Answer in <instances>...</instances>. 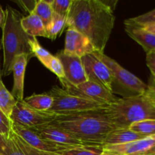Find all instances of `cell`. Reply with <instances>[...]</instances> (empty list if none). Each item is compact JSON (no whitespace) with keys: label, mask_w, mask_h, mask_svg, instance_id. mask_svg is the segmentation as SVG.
<instances>
[{"label":"cell","mask_w":155,"mask_h":155,"mask_svg":"<svg viewBox=\"0 0 155 155\" xmlns=\"http://www.w3.org/2000/svg\"><path fill=\"white\" fill-rule=\"evenodd\" d=\"M113 8L101 0H73L67 27L86 36L95 51L104 52L114 27Z\"/></svg>","instance_id":"cell-1"},{"label":"cell","mask_w":155,"mask_h":155,"mask_svg":"<svg viewBox=\"0 0 155 155\" xmlns=\"http://www.w3.org/2000/svg\"><path fill=\"white\" fill-rule=\"evenodd\" d=\"M50 124L60 127L83 140L101 145L108 133L118 129L109 117L106 107L57 115Z\"/></svg>","instance_id":"cell-2"},{"label":"cell","mask_w":155,"mask_h":155,"mask_svg":"<svg viewBox=\"0 0 155 155\" xmlns=\"http://www.w3.org/2000/svg\"><path fill=\"white\" fill-rule=\"evenodd\" d=\"M5 18L2 26V46L3 48V67L2 75L8 76L12 72L14 60L19 54L33 55L30 42L32 37L24 32L21 27L24 15L16 9L8 5L5 9Z\"/></svg>","instance_id":"cell-3"},{"label":"cell","mask_w":155,"mask_h":155,"mask_svg":"<svg viewBox=\"0 0 155 155\" xmlns=\"http://www.w3.org/2000/svg\"><path fill=\"white\" fill-rule=\"evenodd\" d=\"M106 111L118 129H127L135 123L155 120V102L146 94L127 96L117 98Z\"/></svg>","instance_id":"cell-4"},{"label":"cell","mask_w":155,"mask_h":155,"mask_svg":"<svg viewBox=\"0 0 155 155\" xmlns=\"http://www.w3.org/2000/svg\"><path fill=\"white\" fill-rule=\"evenodd\" d=\"M49 94L53 98V104L49 111L57 115L71 114L86 110L104 108L107 105L90 99L71 95L62 88L54 86Z\"/></svg>","instance_id":"cell-5"},{"label":"cell","mask_w":155,"mask_h":155,"mask_svg":"<svg viewBox=\"0 0 155 155\" xmlns=\"http://www.w3.org/2000/svg\"><path fill=\"white\" fill-rule=\"evenodd\" d=\"M94 54L110 70L114 77V83H117L121 88L133 93V95L145 94L148 90V85L139 77L123 68L116 61L104 54V52L95 51Z\"/></svg>","instance_id":"cell-6"},{"label":"cell","mask_w":155,"mask_h":155,"mask_svg":"<svg viewBox=\"0 0 155 155\" xmlns=\"http://www.w3.org/2000/svg\"><path fill=\"white\" fill-rule=\"evenodd\" d=\"M57 114L50 111H40L30 107L25 101H17L11 114L13 124L24 128L31 129L50 124Z\"/></svg>","instance_id":"cell-7"},{"label":"cell","mask_w":155,"mask_h":155,"mask_svg":"<svg viewBox=\"0 0 155 155\" xmlns=\"http://www.w3.org/2000/svg\"><path fill=\"white\" fill-rule=\"evenodd\" d=\"M59 81L61 83L62 89L71 95L92 100L106 105L112 104L117 99L114 93L101 85L90 80L78 86H74L65 78L59 79Z\"/></svg>","instance_id":"cell-8"},{"label":"cell","mask_w":155,"mask_h":155,"mask_svg":"<svg viewBox=\"0 0 155 155\" xmlns=\"http://www.w3.org/2000/svg\"><path fill=\"white\" fill-rule=\"evenodd\" d=\"M30 130L36 132L39 136L50 142L64 145V146L71 147V148L102 146L98 144L83 140L77 136H74L72 133L50 124L41 126V127H35V128H31Z\"/></svg>","instance_id":"cell-9"},{"label":"cell","mask_w":155,"mask_h":155,"mask_svg":"<svg viewBox=\"0 0 155 155\" xmlns=\"http://www.w3.org/2000/svg\"><path fill=\"white\" fill-rule=\"evenodd\" d=\"M82 58L88 80L104 86L114 93V77L107 65L93 53L86 54Z\"/></svg>","instance_id":"cell-10"},{"label":"cell","mask_w":155,"mask_h":155,"mask_svg":"<svg viewBox=\"0 0 155 155\" xmlns=\"http://www.w3.org/2000/svg\"><path fill=\"white\" fill-rule=\"evenodd\" d=\"M12 131L21 139H22L27 145L38 151L60 154L62 151L73 148L50 142L30 129L24 128L15 124L12 126Z\"/></svg>","instance_id":"cell-11"},{"label":"cell","mask_w":155,"mask_h":155,"mask_svg":"<svg viewBox=\"0 0 155 155\" xmlns=\"http://www.w3.org/2000/svg\"><path fill=\"white\" fill-rule=\"evenodd\" d=\"M56 57L61 62L65 79L71 84L78 86L89 80L81 58L68 55L63 51H59Z\"/></svg>","instance_id":"cell-12"},{"label":"cell","mask_w":155,"mask_h":155,"mask_svg":"<svg viewBox=\"0 0 155 155\" xmlns=\"http://www.w3.org/2000/svg\"><path fill=\"white\" fill-rule=\"evenodd\" d=\"M95 51V47L85 35L73 27H68L66 33L64 49L63 50L64 54L83 58Z\"/></svg>","instance_id":"cell-13"},{"label":"cell","mask_w":155,"mask_h":155,"mask_svg":"<svg viewBox=\"0 0 155 155\" xmlns=\"http://www.w3.org/2000/svg\"><path fill=\"white\" fill-rule=\"evenodd\" d=\"M155 145V136L129 143L102 147V155H142Z\"/></svg>","instance_id":"cell-14"},{"label":"cell","mask_w":155,"mask_h":155,"mask_svg":"<svg viewBox=\"0 0 155 155\" xmlns=\"http://www.w3.org/2000/svg\"><path fill=\"white\" fill-rule=\"evenodd\" d=\"M29 45L33 55L37 58L45 68L54 73L58 79L65 78L61 62L56 56H54L39 44L36 37H32L29 42Z\"/></svg>","instance_id":"cell-15"},{"label":"cell","mask_w":155,"mask_h":155,"mask_svg":"<svg viewBox=\"0 0 155 155\" xmlns=\"http://www.w3.org/2000/svg\"><path fill=\"white\" fill-rule=\"evenodd\" d=\"M30 56L27 54H22L16 56L12 66V73L14 75V85L12 95L16 101L24 100V84L26 67Z\"/></svg>","instance_id":"cell-16"},{"label":"cell","mask_w":155,"mask_h":155,"mask_svg":"<svg viewBox=\"0 0 155 155\" xmlns=\"http://www.w3.org/2000/svg\"><path fill=\"white\" fill-rule=\"evenodd\" d=\"M125 31L129 36L141 45L146 53L155 50V35L141 27L125 24Z\"/></svg>","instance_id":"cell-17"},{"label":"cell","mask_w":155,"mask_h":155,"mask_svg":"<svg viewBox=\"0 0 155 155\" xmlns=\"http://www.w3.org/2000/svg\"><path fill=\"white\" fill-rule=\"evenodd\" d=\"M146 136H142L133 130L127 129H117L107 135L102 142V145H114L129 143L145 139Z\"/></svg>","instance_id":"cell-18"},{"label":"cell","mask_w":155,"mask_h":155,"mask_svg":"<svg viewBox=\"0 0 155 155\" xmlns=\"http://www.w3.org/2000/svg\"><path fill=\"white\" fill-rule=\"evenodd\" d=\"M21 27L26 33L30 37L42 36L47 38L45 27L42 20L34 12L21 19Z\"/></svg>","instance_id":"cell-19"},{"label":"cell","mask_w":155,"mask_h":155,"mask_svg":"<svg viewBox=\"0 0 155 155\" xmlns=\"http://www.w3.org/2000/svg\"><path fill=\"white\" fill-rule=\"evenodd\" d=\"M24 101L30 107L40 111H49L53 104V98L49 92L33 94L24 98Z\"/></svg>","instance_id":"cell-20"},{"label":"cell","mask_w":155,"mask_h":155,"mask_svg":"<svg viewBox=\"0 0 155 155\" xmlns=\"http://www.w3.org/2000/svg\"><path fill=\"white\" fill-rule=\"evenodd\" d=\"M67 27V17L61 16L58 14H53L52 20L49 26L45 29L47 38L54 40L57 37L61 35L65 27Z\"/></svg>","instance_id":"cell-21"},{"label":"cell","mask_w":155,"mask_h":155,"mask_svg":"<svg viewBox=\"0 0 155 155\" xmlns=\"http://www.w3.org/2000/svg\"><path fill=\"white\" fill-rule=\"evenodd\" d=\"M17 101L10 92L7 89L0 78V109L5 114L6 116L10 117L11 114Z\"/></svg>","instance_id":"cell-22"},{"label":"cell","mask_w":155,"mask_h":155,"mask_svg":"<svg viewBox=\"0 0 155 155\" xmlns=\"http://www.w3.org/2000/svg\"><path fill=\"white\" fill-rule=\"evenodd\" d=\"M33 12L42 20V23L46 29L49 26L50 23L52 20L53 14H54L52 8H51V1H45V0L36 1Z\"/></svg>","instance_id":"cell-23"},{"label":"cell","mask_w":155,"mask_h":155,"mask_svg":"<svg viewBox=\"0 0 155 155\" xmlns=\"http://www.w3.org/2000/svg\"><path fill=\"white\" fill-rule=\"evenodd\" d=\"M124 24L138 27H142L150 24H155V8L139 16L126 20L124 21Z\"/></svg>","instance_id":"cell-24"},{"label":"cell","mask_w":155,"mask_h":155,"mask_svg":"<svg viewBox=\"0 0 155 155\" xmlns=\"http://www.w3.org/2000/svg\"><path fill=\"white\" fill-rule=\"evenodd\" d=\"M130 129L146 137L155 136V120H147L135 123L130 126Z\"/></svg>","instance_id":"cell-25"},{"label":"cell","mask_w":155,"mask_h":155,"mask_svg":"<svg viewBox=\"0 0 155 155\" xmlns=\"http://www.w3.org/2000/svg\"><path fill=\"white\" fill-rule=\"evenodd\" d=\"M103 146L77 147L66 150L60 153L61 155H102Z\"/></svg>","instance_id":"cell-26"},{"label":"cell","mask_w":155,"mask_h":155,"mask_svg":"<svg viewBox=\"0 0 155 155\" xmlns=\"http://www.w3.org/2000/svg\"><path fill=\"white\" fill-rule=\"evenodd\" d=\"M73 0H51V5L54 13L67 17L69 13Z\"/></svg>","instance_id":"cell-27"},{"label":"cell","mask_w":155,"mask_h":155,"mask_svg":"<svg viewBox=\"0 0 155 155\" xmlns=\"http://www.w3.org/2000/svg\"><path fill=\"white\" fill-rule=\"evenodd\" d=\"M13 123L10 117L6 116L5 114L0 109V134L6 139H9L12 132Z\"/></svg>","instance_id":"cell-28"},{"label":"cell","mask_w":155,"mask_h":155,"mask_svg":"<svg viewBox=\"0 0 155 155\" xmlns=\"http://www.w3.org/2000/svg\"><path fill=\"white\" fill-rule=\"evenodd\" d=\"M0 155H27L24 151L21 150V148L18 146L15 140L12 139V136L8 141V145L5 149L0 154Z\"/></svg>","instance_id":"cell-29"},{"label":"cell","mask_w":155,"mask_h":155,"mask_svg":"<svg viewBox=\"0 0 155 155\" xmlns=\"http://www.w3.org/2000/svg\"><path fill=\"white\" fill-rule=\"evenodd\" d=\"M146 64L151 71V75L155 77V50L146 53Z\"/></svg>","instance_id":"cell-30"},{"label":"cell","mask_w":155,"mask_h":155,"mask_svg":"<svg viewBox=\"0 0 155 155\" xmlns=\"http://www.w3.org/2000/svg\"><path fill=\"white\" fill-rule=\"evenodd\" d=\"M16 3L19 5L21 8H24V11L29 12L30 15L34 11L36 1H18Z\"/></svg>","instance_id":"cell-31"},{"label":"cell","mask_w":155,"mask_h":155,"mask_svg":"<svg viewBox=\"0 0 155 155\" xmlns=\"http://www.w3.org/2000/svg\"><path fill=\"white\" fill-rule=\"evenodd\" d=\"M148 85V90L147 92H153L155 93V77L154 76H151L149 80V83Z\"/></svg>","instance_id":"cell-32"},{"label":"cell","mask_w":155,"mask_h":155,"mask_svg":"<svg viewBox=\"0 0 155 155\" xmlns=\"http://www.w3.org/2000/svg\"><path fill=\"white\" fill-rule=\"evenodd\" d=\"M8 139L5 138L2 135L0 134V154L5 149L8 145Z\"/></svg>","instance_id":"cell-33"},{"label":"cell","mask_w":155,"mask_h":155,"mask_svg":"<svg viewBox=\"0 0 155 155\" xmlns=\"http://www.w3.org/2000/svg\"><path fill=\"white\" fill-rule=\"evenodd\" d=\"M5 12L3 10L2 7L0 5V28L2 27L5 21Z\"/></svg>","instance_id":"cell-34"},{"label":"cell","mask_w":155,"mask_h":155,"mask_svg":"<svg viewBox=\"0 0 155 155\" xmlns=\"http://www.w3.org/2000/svg\"><path fill=\"white\" fill-rule=\"evenodd\" d=\"M141 28H143L144 30H147V31L155 35V24H150V25L145 26V27H142Z\"/></svg>","instance_id":"cell-35"},{"label":"cell","mask_w":155,"mask_h":155,"mask_svg":"<svg viewBox=\"0 0 155 155\" xmlns=\"http://www.w3.org/2000/svg\"><path fill=\"white\" fill-rule=\"evenodd\" d=\"M142 155H155V145Z\"/></svg>","instance_id":"cell-36"},{"label":"cell","mask_w":155,"mask_h":155,"mask_svg":"<svg viewBox=\"0 0 155 155\" xmlns=\"http://www.w3.org/2000/svg\"><path fill=\"white\" fill-rule=\"evenodd\" d=\"M145 94H146L148 96H149L150 98H151V99L153 100V101L155 102V93H153V92H145Z\"/></svg>","instance_id":"cell-37"},{"label":"cell","mask_w":155,"mask_h":155,"mask_svg":"<svg viewBox=\"0 0 155 155\" xmlns=\"http://www.w3.org/2000/svg\"><path fill=\"white\" fill-rule=\"evenodd\" d=\"M1 45H2V42L0 41V48H1ZM2 77V71H1V68H0V78Z\"/></svg>","instance_id":"cell-38"}]
</instances>
